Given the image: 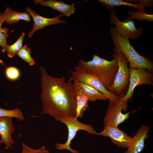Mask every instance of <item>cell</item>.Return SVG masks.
Returning a JSON list of instances; mask_svg holds the SVG:
<instances>
[{
  "instance_id": "obj_5",
  "label": "cell",
  "mask_w": 153,
  "mask_h": 153,
  "mask_svg": "<svg viewBox=\"0 0 153 153\" xmlns=\"http://www.w3.org/2000/svg\"><path fill=\"white\" fill-rule=\"evenodd\" d=\"M59 121L66 126L68 129V135L67 139L65 143H58L56 144V148L57 150H66L72 153H78L77 150L72 149L70 146L71 141L75 138L77 132L79 130H83L90 134L97 135V133L92 126L82 123L76 118L63 117L60 118Z\"/></svg>"
},
{
  "instance_id": "obj_4",
  "label": "cell",
  "mask_w": 153,
  "mask_h": 153,
  "mask_svg": "<svg viewBox=\"0 0 153 153\" xmlns=\"http://www.w3.org/2000/svg\"><path fill=\"white\" fill-rule=\"evenodd\" d=\"M114 52L112 56L117 60L118 68L112 84L107 90L114 95L123 97V91L127 88L129 83V62L122 52L117 51Z\"/></svg>"
},
{
  "instance_id": "obj_2",
  "label": "cell",
  "mask_w": 153,
  "mask_h": 153,
  "mask_svg": "<svg viewBox=\"0 0 153 153\" xmlns=\"http://www.w3.org/2000/svg\"><path fill=\"white\" fill-rule=\"evenodd\" d=\"M77 66L86 72L95 76L107 90L112 84L118 68L115 58L111 61L94 55L92 59L85 61L80 59Z\"/></svg>"
},
{
  "instance_id": "obj_13",
  "label": "cell",
  "mask_w": 153,
  "mask_h": 153,
  "mask_svg": "<svg viewBox=\"0 0 153 153\" xmlns=\"http://www.w3.org/2000/svg\"><path fill=\"white\" fill-rule=\"evenodd\" d=\"M12 117H0V135L3 142L5 145V149L12 148L14 142L11 135L15 131L12 122Z\"/></svg>"
},
{
  "instance_id": "obj_7",
  "label": "cell",
  "mask_w": 153,
  "mask_h": 153,
  "mask_svg": "<svg viewBox=\"0 0 153 153\" xmlns=\"http://www.w3.org/2000/svg\"><path fill=\"white\" fill-rule=\"evenodd\" d=\"M121 99L109 100L107 110L104 118V128L109 125L118 126L129 117V112L124 114L122 112V110H127V102L122 101Z\"/></svg>"
},
{
  "instance_id": "obj_22",
  "label": "cell",
  "mask_w": 153,
  "mask_h": 153,
  "mask_svg": "<svg viewBox=\"0 0 153 153\" xmlns=\"http://www.w3.org/2000/svg\"><path fill=\"white\" fill-rule=\"evenodd\" d=\"M3 117L15 118L20 121H23L25 119L21 111L18 108L9 110L0 108V117Z\"/></svg>"
},
{
  "instance_id": "obj_19",
  "label": "cell",
  "mask_w": 153,
  "mask_h": 153,
  "mask_svg": "<svg viewBox=\"0 0 153 153\" xmlns=\"http://www.w3.org/2000/svg\"><path fill=\"white\" fill-rule=\"evenodd\" d=\"M128 12L129 17L124 20V22L132 20L133 19H137L139 21L146 20L149 22L153 21V14H146L141 11L129 10Z\"/></svg>"
},
{
  "instance_id": "obj_16",
  "label": "cell",
  "mask_w": 153,
  "mask_h": 153,
  "mask_svg": "<svg viewBox=\"0 0 153 153\" xmlns=\"http://www.w3.org/2000/svg\"><path fill=\"white\" fill-rule=\"evenodd\" d=\"M2 15L6 23L9 25H13L20 20L28 22H30L31 20L29 14L27 12H17L8 7L3 11Z\"/></svg>"
},
{
  "instance_id": "obj_14",
  "label": "cell",
  "mask_w": 153,
  "mask_h": 153,
  "mask_svg": "<svg viewBox=\"0 0 153 153\" xmlns=\"http://www.w3.org/2000/svg\"><path fill=\"white\" fill-rule=\"evenodd\" d=\"M33 1L35 5L39 4L43 6L49 7L60 12L67 17H69L75 12V5L76 3L69 5L62 1L54 0H35Z\"/></svg>"
},
{
  "instance_id": "obj_21",
  "label": "cell",
  "mask_w": 153,
  "mask_h": 153,
  "mask_svg": "<svg viewBox=\"0 0 153 153\" xmlns=\"http://www.w3.org/2000/svg\"><path fill=\"white\" fill-rule=\"evenodd\" d=\"M25 35V33L22 32L14 43L10 45H8L5 50L8 57L11 58H13L22 47L23 41Z\"/></svg>"
},
{
  "instance_id": "obj_12",
  "label": "cell",
  "mask_w": 153,
  "mask_h": 153,
  "mask_svg": "<svg viewBox=\"0 0 153 153\" xmlns=\"http://www.w3.org/2000/svg\"><path fill=\"white\" fill-rule=\"evenodd\" d=\"M150 129L148 126L143 125L140 128L134 137L132 138L127 150L124 153H139L143 150L144 141L148 137L147 133Z\"/></svg>"
},
{
  "instance_id": "obj_23",
  "label": "cell",
  "mask_w": 153,
  "mask_h": 153,
  "mask_svg": "<svg viewBox=\"0 0 153 153\" xmlns=\"http://www.w3.org/2000/svg\"><path fill=\"white\" fill-rule=\"evenodd\" d=\"M22 59L28 63L29 65L35 64V61L31 57V49L26 45H24L20 50L16 54Z\"/></svg>"
},
{
  "instance_id": "obj_17",
  "label": "cell",
  "mask_w": 153,
  "mask_h": 153,
  "mask_svg": "<svg viewBox=\"0 0 153 153\" xmlns=\"http://www.w3.org/2000/svg\"><path fill=\"white\" fill-rule=\"evenodd\" d=\"M98 1L108 10H113L115 7L124 5L135 8L144 12L146 11L145 8L141 5L131 3L122 0H98Z\"/></svg>"
},
{
  "instance_id": "obj_9",
  "label": "cell",
  "mask_w": 153,
  "mask_h": 153,
  "mask_svg": "<svg viewBox=\"0 0 153 153\" xmlns=\"http://www.w3.org/2000/svg\"><path fill=\"white\" fill-rule=\"evenodd\" d=\"M116 10L111 11L110 22L111 25H115V27L123 37L132 40H136L141 37L143 30L140 27L137 28L135 25V21L121 22L118 18Z\"/></svg>"
},
{
  "instance_id": "obj_8",
  "label": "cell",
  "mask_w": 153,
  "mask_h": 153,
  "mask_svg": "<svg viewBox=\"0 0 153 153\" xmlns=\"http://www.w3.org/2000/svg\"><path fill=\"white\" fill-rule=\"evenodd\" d=\"M130 79L128 90L121 100L127 102L131 98L135 88L141 85H150L153 80L151 72L145 69H133L129 67Z\"/></svg>"
},
{
  "instance_id": "obj_18",
  "label": "cell",
  "mask_w": 153,
  "mask_h": 153,
  "mask_svg": "<svg viewBox=\"0 0 153 153\" xmlns=\"http://www.w3.org/2000/svg\"><path fill=\"white\" fill-rule=\"evenodd\" d=\"M76 118H82L84 112L89 108L88 100L86 96L82 92L76 91Z\"/></svg>"
},
{
  "instance_id": "obj_20",
  "label": "cell",
  "mask_w": 153,
  "mask_h": 153,
  "mask_svg": "<svg viewBox=\"0 0 153 153\" xmlns=\"http://www.w3.org/2000/svg\"><path fill=\"white\" fill-rule=\"evenodd\" d=\"M5 22V20L2 15V13L0 12V46L2 48L1 51L3 53L5 52L6 49L8 45L7 39L9 34L8 33V29L5 27H2L3 24Z\"/></svg>"
},
{
  "instance_id": "obj_15",
  "label": "cell",
  "mask_w": 153,
  "mask_h": 153,
  "mask_svg": "<svg viewBox=\"0 0 153 153\" xmlns=\"http://www.w3.org/2000/svg\"><path fill=\"white\" fill-rule=\"evenodd\" d=\"M73 84L76 91L84 93L87 97L88 101L108 99L103 93L90 86L79 82H74Z\"/></svg>"
},
{
  "instance_id": "obj_25",
  "label": "cell",
  "mask_w": 153,
  "mask_h": 153,
  "mask_svg": "<svg viewBox=\"0 0 153 153\" xmlns=\"http://www.w3.org/2000/svg\"><path fill=\"white\" fill-rule=\"evenodd\" d=\"M22 149L21 153H49V151L46 149L44 146L41 148L34 149L29 147L24 143H22Z\"/></svg>"
},
{
  "instance_id": "obj_24",
  "label": "cell",
  "mask_w": 153,
  "mask_h": 153,
  "mask_svg": "<svg viewBox=\"0 0 153 153\" xmlns=\"http://www.w3.org/2000/svg\"><path fill=\"white\" fill-rule=\"evenodd\" d=\"M5 74L7 79L12 81L17 80L19 78L20 75L19 70L12 66L5 67Z\"/></svg>"
},
{
  "instance_id": "obj_3",
  "label": "cell",
  "mask_w": 153,
  "mask_h": 153,
  "mask_svg": "<svg viewBox=\"0 0 153 153\" xmlns=\"http://www.w3.org/2000/svg\"><path fill=\"white\" fill-rule=\"evenodd\" d=\"M110 32L114 51H120L123 54L128 61L130 67L145 69L150 72L153 70V64L152 61L140 55L131 44L129 40L123 37L115 27H112Z\"/></svg>"
},
{
  "instance_id": "obj_10",
  "label": "cell",
  "mask_w": 153,
  "mask_h": 153,
  "mask_svg": "<svg viewBox=\"0 0 153 153\" xmlns=\"http://www.w3.org/2000/svg\"><path fill=\"white\" fill-rule=\"evenodd\" d=\"M103 130L97 135L109 137L112 142L118 147L127 148L130 144L132 138L124 131L120 130L118 126L108 125Z\"/></svg>"
},
{
  "instance_id": "obj_1",
  "label": "cell",
  "mask_w": 153,
  "mask_h": 153,
  "mask_svg": "<svg viewBox=\"0 0 153 153\" xmlns=\"http://www.w3.org/2000/svg\"><path fill=\"white\" fill-rule=\"evenodd\" d=\"M40 69L43 109L39 116L34 117L47 114L58 121L63 117L76 118V92L72 81L69 78L66 82L64 76L58 78L49 75L43 66Z\"/></svg>"
},
{
  "instance_id": "obj_27",
  "label": "cell",
  "mask_w": 153,
  "mask_h": 153,
  "mask_svg": "<svg viewBox=\"0 0 153 153\" xmlns=\"http://www.w3.org/2000/svg\"><path fill=\"white\" fill-rule=\"evenodd\" d=\"M3 143V142L2 141V140L1 138V137H0V144L2 143Z\"/></svg>"
},
{
  "instance_id": "obj_11",
  "label": "cell",
  "mask_w": 153,
  "mask_h": 153,
  "mask_svg": "<svg viewBox=\"0 0 153 153\" xmlns=\"http://www.w3.org/2000/svg\"><path fill=\"white\" fill-rule=\"evenodd\" d=\"M26 10L27 12L32 17L34 22L33 28L27 35L29 39L31 38L34 32L37 31L46 26L52 25L66 24L67 23L66 21L60 18V17L64 16L62 14L53 18H48L40 15L29 7L26 8Z\"/></svg>"
},
{
  "instance_id": "obj_6",
  "label": "cell",
  "mask_w": 153,
  "mask_h": 153,
  "mask_svg": "<svg viewBox=\"0 0 153 153\" xmlns=\"http://www.w3.org/2000/svg\"><path fill=\"white\" fill-rule=\"evenodd\" d=\"M75 69L74 71H70L71 76L69 78L72 81L80 82L94 88L103 93L109 100H118L123 97L114 95L109 91L95 76L86 72L77 65L75 66Z\"/></svg>"
},
{
  "instance_id": "obj_26",
  "label": "cell",
  "mask_w": 153,
  "mask_h": 153,
  "mask_svg": "<svg viewBox=\"0 0 153 153\" xmlns=\"http://www.w3.org/2000/svg\"><path fill=\"white\" fill-rule=\"evenodd\" d=\"M126 2L134 4H137L141 5L144 7H148L149 8H152L153 6L152 0H127ZM133 3V4H134Z\"/></svg>"
}]
</instances>
